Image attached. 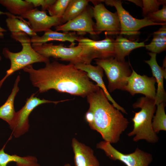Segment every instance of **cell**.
Segmentation results:
<instances>
[{
  "label": "cell",
  "instance_id": "6da1fadb",
  "mask_svg": "<svg viewBox=\"0 0 166 166\" xmlns=\"http://www.w3.org/2000/svg\"><path fill=\"white\" fill-rule=\"evenodd\" d=\"M22 69L29 73L33 85L38 89L40 93L53 89L59 93L85 97L100 89L90 81L86 72L72 64L65 65L54 61L38 69H34L32 64Z\"/></svg>",
  "mask_w": 166,
  "mask_h": 166
},
{
  "label": "cell",
  "instance_id": "7a4b0ae2",
  "mask_svg": "<svg viewBox=\"0 0 166 166\" xmlns=\"http://www.w3.org/2000/svg\"><path fill=\"white\" fill-rule=\"evenodd\" d=\"M86 97L89 105V109L94 116L93 123L91 128L99 133L105 141L111 144L117 143L128 126V119L109 103L101 89Z\"/></svg>",
  "mask_w": 166,
  "mask_h": 166
},
{
  "label": "cell",
  "instance_id": "e575fe53",
  "mask_svg": "<svg viewBox=\"0 0 166 166\" xmlns=\"http://www.w3.org/2000/svg\"><path fill=\"white\" fill-rule=\"evenodd\" d=\"M2 59V57L0 55V61Z\"/></svg>",
  "mask_w": 166,
  "mask_h": 166
},
{
  "label": "cell",
  "instance_id": "5b68a950",
  "mask_svg": "<svg viewBox=\"0 0 166 166\" xmlns=\"http://www.w3.org/2000/svg\"><path fill=\"white\" fill-rule=\"evenodd\" d=\"M104 39L95 41L79 36L77 42L82 48L80 58L82 63L91 64L93 59L114 57L115 40L105 34Z\"/></svg>",
  "mask_w": 166,
  "mask_h": 166
},
{
  "label": "cell",
  "instance_id": "1f68e13d",
  "mask_svg": "<svg viewBox=\"0 0 166 166\" xmlns=\"http://www.w3.org/2000/svg\"><path fill=\"white\" fill-rule=\"evenodd\" d=\"M5 14V12H3L0 10V15ZM6 31V30L0 26V38H4V34L3 33Z\"/></svg>",
  "mask_w": 166,
  "mask_h": 166
},
{
  "label": "cell",
  "instance_id": "d6a6232c",
  "mask_svg": "<svg viewBox=\"0 0 166 166\" xmlns=\"http://www.w3.org/2000/svg\"><path fill=\"white\" fill-rule=\"evenodd\" d=\"M130 2H132L137 5L141 7V8L143 6V3L142 1L140 0H128Z\"/></svg>",
  "mask_w": 166,
  "mask_h": 166
},
{
  "label": "cell",
  "instance_id": "4fadbf2b",
  "mask_svg": "<svg viewBox=\"0 0 166 166\" xmlns=\"http://www.w3.org/2000/svg\"><path fill=\"white\" fill-rule=\"evenodd\" d=\"M132 69V72L127 79V84L124 90L128 92L132 96L140 93L146 97L155 100L156 93L155 78L145 75H141Z\"/></svg>",
  "mask_w": 166,
  "mask_h": 166
},
{
  "label": "cell",
  "instance_id": "9c48e42d",
  "mask_svg": "<svg viewBox=\"0 0 166 166\" xmlns=\"http://www.w3.org/2000/svg\"><path fill=\"white\" fill-rule=\"evenodd\" d=\"M96 147L103 150L110 159L119 160L127 166H148L152 160L151 154L138 148L134 152L125 154L114 148L110 142L105 141L98 143Z\"/></svg>",
  "mask_w": 166,
  "mask_h": 166
},
{
  "label": "cell",
  "instance_id": "d4e9b609",
  "mask_svg": "<svg viewBox=\"0 0 166 166\" xmlns=\"http://www.w3.org/2000/svg\"><path fill=\"white\" fill-rule=\"evenodd\" d=\"M153 34V39L148 45H145L146 49L151 52L157 54L165 50L166 49V25Z\"/></svg>",
  "mask_w": 166,
  "mask_h": 166
},
{
  "label": "cell",
  "instance_id": "44dd1931",
  "mask_svg": "<svg viewBox=\"0 0 166 166\" xmlns=\"http://www.w3.org/2000/svg\"><path fill=\"white\" fill-rule=\"evenodd\" d=\"M5 15L7 16L6 26L11 34L22 32L31 38L37 35L29 26L28 22L21 16H15L8 12H5Z\"/></svg>",
  "mask_w": 166,
  "mask_h": 166
},
{
  "label": "cell",
  "instance_id": "5bb4252c",
  "mask_svg": "<svg viewBox=\"0 0 166 166\" xmlns=\"http://www.w3.org/2000/svg\"><path fill=\"white\" fill-rule=\"evenodd\" d=\"M27 19L28 25L35 32L48 31L52 26L62 25L61 18L52 17L47 14L46 11L33 9L21 16Z\"/></svg>",
  "mask_w": 166,
  "mask_h": 166
},
{
  "label": "cell",
  "instance_id": "7402d4cb",
  "mask_svg": "<svg viewBox=\"0 0 166 166\" xmlns=\"http://www.w3.org/2000/svg\"><path fill=\"white\" fill-rule=\"evenodd\" d=\"M4 148V146L0 150V166H7L8 164L11 162H15L17 166H40L35 157L10 155L5 153Z\"/></svg>",
  "mask_w": 166,
  "mask_h": 166
},
{
  "label": "cell",
  "instance_id": "ffe728a7",
  "mask_svg": "<svg viewBox=\"0 0 166 166\" xmlns=\"http://www.w3.org/2000/svg\"><path fill=\"white\" fill-rule=\"evenodd\" d=\"M20 80L19 75L17 77L11 92L6 102L0 107V118L10 125L11 123L16 112L14 103L15 97L19 91L18 85Z\"/></svg>",
  "mask_w": 166,
  "mask_h": 166
},
{
  "label": "cell",
  "instance_id": "d6986e66",
  "mask_svg": "<svg viewBox=\"0 0 166 166\" xmlns=\"http://www.w3.org/2000/svg\"><path fill=\"white\" fill-rule=\"evenodd\" d=\"M144 42H138L129 40L122 35L118 36L114 41V58L118 61H125V57L132 51L137 48L144 47Z\"/></svg>",
  "mask_w": 166,
  "mask_h": 166
},
{
  "label": "cell",
  "instance_id": "836d02e7",
  "mask_svg": "<svg viewBox=\"0 0 166 166\" xmlns=\"http://www.w3.org/2000/svg\"><path fill=\"white\" fill-rule=\"evenodd\" d=\"M64 166H71L69 164H66Z\"/></svg>",
  "mask_w": 166,
  "mask_h": 166
},
{
  "label": "cell",
  "instance_id": "ba28073f",
  "mask_svg": "<svg viewBox=\"0 0 166 166\" xmlns=\"http://www.w3.org/2000/svg\"><path fill=\"white\" fill-rule=\"evenodd\" d=\"M100 1L116 8L120 23V34L121 35H135L139 34V30L144 27L154 25H164L153 22L145 18L141 19L134 18L123 7L121 1L106 0Z\"/></svg>",
  "mask_w": 166,
  "mask_h": 166
},
{
  "label": "cell",
  "instance_id": "83f0119b",
  "mask_svg": "<svg viewBox=\"0 0 166 166\" xmlns=\"http://www.w3.org/2000/svg\"><path fill=\"white\" fill-rule=\"evenodd\" d=\"M142 14L145 17L147 15L159 10L160 5H166V0H142Z\"/></svg>",
  "mask_w": 166,
  "mask_h": 166
},
{
  "label": "cell",
  "instance_id": "cb8c5ba5",
  "mask_svg": "<svg viewBox=\"0 0 166 166\" xmlns=\"http://www.w3.org/2000/svg\"><path fill=\"white\" fill-rule=\"evenodd\" d=\"M0 4L11 14L20 16L34 9L32 4L26 0H0Z\"/></svg>",
  "mask_w": 166,
  "mask_h": 166
},
{
  "label": "cell",
  "instance_id": "8992f818",
  "mask_svg": "<svg viewBox=\"0 0 166 166\" xmlns=\"http://www.w3.org/2000/svg\"><path fill=\"white\" fill-rule=\"evenodd\" d=\"M95 60V63L105 72L108 80L109 91L111 92L116 89L124 90L127 79L132 73L128 63L118 61L114 57Z\"/></svg>",
  "mask_w": 166,
  "mask_h": 166
},
{
  "label": "cell",
  "instance_id": "9a60e30c",
  "mask_svg": "<svg viewBox=\"0 0 166 166\" xmlns=\"http://www.w3.org/2000/svg\"><path fill=\"white\" fill-rule=\"evenodd\" d=\"M74 65L77 69L86 72L89 78L97 83V85L102 90L108 100L112 103L115 108L124 113H127L125 110L114 100L109 93L103 80L104 70L100 66L84 63H77Z\"/></svg>",
  "mask_w": 166,
  "mask_h": 166
},
{
  "label": "cell",
  "instance_id": "52a82bcc",
  "mask_svg": "<svg viewBox=\"0 0 166 166\" xmlns=\"http://www.w3.org/2000/svg\"><path fill=\"white\" fill-rule=\"evenodd\" d=\"M36 94L33 93L26 99L25 105L21 109L16 112L11 123L9 125L13 136L15 137H19L28 131L30 126L29 116L33 110L38 106L47 103L57 104L59 102L69 100L67 99L55 101L44 98L41 99L34 97Z\"/></svg>",
  "mask_w": 166,
  "mask_h": 166
},
{
  "label": "cell",
  "instance_id": "8fae6325",
  "mask_svg": "<svg viewBox=\"0 0 166 166\" xmlns=\"http://www.w3.org/2000/svg\"><path fill=\"white\" fill-rule=\"evenodd\" d=\"M31 46L36 52L47 58L52 57L69 61L70 63L74 65L82 63L80 58L82 48L78 45L67 47L62 44L54 45L52 43H46L42 45L32 44Z\"/></svg>",
  "mask_w": 166,
  "mask_h": 166
},
{
  "label": "cell",
  "instance_id": "3957f363",
  "mask_svg": "<svg viewBox=\"0 0 166 166\" xmlns=\"http://www.w3.org/2000/svg\"><path fill=\"white\" fill-rule=\"evenodd\" d=\"M10 37L20 43L22 49L20 52L14 53L7 48H3L2 54L10 60V66L6 71V75L0 81V89L5 80L15 72L34 63L43 62L46 64L49 62V58L39 54L34 49L30 38L25 33L21 32L11 34Z\"/></svg>",
  "mask_w": 166,
  "mask_h": 166
},
{
  "label": "cell",
  "instance_id": "f546056e",
  "mask_svg": "<svg viewBox=\"0 0 166 166\" xmlns=\"http://www.w3.org/2000/svg\"><path fill=\"white\" fill-rule=\"evenodd\" d=\"M31 3L34 7L41 6V11H45L56 0H26Z\"/></svg>",
  "mask_w": 166,
  "mask_h": 166
},
{
  "label": "cell",
  "instance_id": "7c38bea8",
  "mask_svg": "<svg viewBox=\"0 0 166 166\" xmlns=\"http://www.w3.org/2000/svg\"><path fill=\"white\" fill-rule=\"evenodd\" d=\"M93 6L89 5L84 11L75 18L65 24L55 26L54 28L57 31H73L79 36H83L87 33L96 36L94 31L95 23L93 20Z\"/></svg>",
  "mask_w": 166,
  "mask_h": 166
},
{
  "label": "cell",
  "instance_id": "30bf717a",
  "mask_svg": "<svg viewBox=\"0 0 166 166\" xmlns=\"http://www.w3.org/2000/svg\"><path fill=\"white\" fill-rule=\"evenodd\" d=\"M93 6V17L96 21L94 31L97 35L102 32L108 35L120 34V25L117 13L107 10L104 4L99 2Z\"/></svg>",
  "mask_w": 166,
  "mask_h": 166
},
{
  "label": "cell",
  "instance_id": "277c9868",
  "mask_svg": "<svg viewBox=\"0 0 166 166\" xmlns=\"http://www.w3.org/2000/svg\"><path fill=\"white\" fill-rule=\"evenodd\" d=\"M156 105L154 100L145 97L140 98L132 105L134 109H141L140 111L134 113V116L132 119L133 129L128 134L129 136H134L133 141L137 142L144 140L151 143L158 141L159 138L152 127V121L156 111Z\"/></svg>",
  "mask_w": 166,
  "mask_h": 166
},
{
  "label": "cell",
  "instance_id": "f1b7e54d",
  "mask_svg": "<svg viewBox=\"0 0 166 166\" xmlns=\"http://www.w3.org/2000/svg\"><path fill=\"white\" fill-rule=\"evenodd\" d=\"M144 18H146L152 22L158 24L166 25V6L163 5V8L160 10L150 14Z\"/></svg>",
  "mask_w": 166,
  "mask_h": 166
},
{
  "label": "cell",
  "instance_id": "4dcf8cb0",
  "mask_svg": "<svg viewBox=\"0 0 166 166\" xmlns=\"http://www.w3.org/2000/svg\"><path fill=\"white\" fill-rule=\"evenodd\" d=\"M85 119L91 128L93 123L94 116L92 112L89 109H88L85 114Z\"/></svg>",
  "mask_w": 166,
  "mask_h": 166
},
{
  "label": "cell",
  "instance_id": "484cf974",
  "mask_svg": "<svg viewBox=\"0 0 166 166\" xmlns=\"http://www.w3.org/2000/svg\"><path fill=\"white\" fill-rule=\"evenodd\" d=\"M165 102H162L158 105L155 115L152 121V127L156 134L160 131L166 130V115L165 112Z\"/></svg>",
  "mask_w": 166,
  "mask_h": 166
},
{
  "label": "cell",
  "instance_id": "e0dca14e",
  "mask_svg": "<svg viewBox=\"0 0 166 166\" xmlns=\"http://www.w3.org/2000/svg\"><path fill=\"white\" fill-rule=\"evenodd\" d=\"M150 56L149 60L145 61V62L150 66L153 77L155 78L157 84V88L155 99V103L157 105L162 102H165L166 93L164 89L163 81L166 79V71L165 65L163 67L160 66L156 60V54L152 52L148 53Z\"/></svg>",
  "mask_w": 166,
  "mask_h": 166
},
{
  "label": "cell",
  "instance_id": "603a6c76",
  "mask_svg": "<svg viewBox=\"0 0 166 166\" xmlns=\"http://www.w3.org/2000/svg\"><path fill=\"white\" fill-rule=\"evenodd\" d=\"M90 0H71L61 18L62 24L75 18L85 9Z\"/></svg>",
  "mask_w": 166,
  "mask_h": 166
},
{
  "label": "cell",
  "instance_id": "4316f807",
  "mask_svg": "<svg viewBox=\"0 0 166 166\" xmlns=\"http://www.w3.org/2000/svg\"><path fill=\"white\" fill-rule=\"evenodd\" d=\"M71 0H56L47 10L50 16L61 18Z\"/></svg>",
  "mask_w": 166,
  "mask_h": 166
},
{
  "label": "cell",
  "instance_id": "ac0fdd59",
  "mask_svg": "<svg viewBox=\"0 0 166 166\" xmlns=\"http://www.w3.org/2000/svg\"><path fill=\"white\" fill-rule=\"evenodd\" d=\"M79 36L74 32H59L50 29L44 32L43 35L40 37L37 35L30 38L32 44L42 45L47 42L56 41L60 42L67 41L70 42L69 47H74Z\"/></svg>",
  "mask_w": 166,
  "mask_h": 166
},
{
  "label": "cell",
  "instance_id": "2e32d148",
  "mask_svg": "<svg viewBox=\"0 0 166 166\" xmlns=\"http://www.w3.org/2000/svg\"><path fill=\"white\" fill-rule=\"evenodd\" d=\"M75 166H99V162L89 147L73 138L71 144Z\"/></svg>",
  "mask_w": 166,
  "mask_h": 166
}]
</instances>
